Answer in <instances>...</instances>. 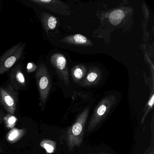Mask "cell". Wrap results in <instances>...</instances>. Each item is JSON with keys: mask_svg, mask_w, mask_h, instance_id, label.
<instances>
[{"mask_svg": "<svg viewBox=\"0 0 154 154\" xmlns=\"http://www.w3.org/2000/svg\"><path fill=\"white\" fill-rule=\"evenodd\" d=\"M89 110L86 109L81 112L67 131L68 148L72 151L75 147H79L82 142L85 124L89 115Z\"/></svg>", "mask_w": 154, "mask_h": 154, "instance_id": "6da1fadb", "label": "cell"}, {"mask_svg": "<svg viewBox=\"0 0 154 154\" xmlns=\"http://www.w3.org/2000/svg\"><path fill=\"white\" fill-rule=\"evenodd\" d=\"M26 43L21 42L8 49L0 57V76L12 69L22 58Z\"/></svg>", "mask_w": 154, "mask_h": 154, "instance_id": "7a4b0ae2", "label": "cell"}, {"mask_svg": "<svg viewBox=\"0 0 154 154\" xmlns=\"http://www.w3.org/2000/svg\"><path fill=\"white\" fill-rule=\"evenodd\" d=\"M36 83L39 93L41 102L45 103L46 101L51 87V79L47 67L42 61L38 65V68L35 72Z\"/></svg>", "mask_w": 154, "mask_h": 154, "instance_id": "3957f363", "label": "cell"}, {"mask_svg": "<svg viewBox=\"0 0 154 154\" xmlns=\"http://www.w3.org/2000/svg\"><path fill=\"white\" fill-rule=\"evenodd\" d=\"M9 82L17 91L26 90L29 84V74L22 63H17L9 73Z\"/></svg>", "mask_w": 154, "mask_h": 154, "instance_id": "277c9868", "label": "cell"}, {"mask_svg": "<svg viewBox=\"0 0 154 154\" xmlns=\"http://www.w3.org/2000/svg\"><path fill=\"white\" fill-rule=\"evenodd\" d=\"M18 91L14 90L8 80L0 85V103L10 112H14Z\"/></svg>", "mask_w": 154, "mask_h": 154, "instance_id": "5b68a950", "label": "cell"}, {"mask_svg": "<svg viewBox=\"0 0 154 154\" xmlns=\"http://www.w3.org/2000/svg\"><path fill=\"white\" fill-rule=\"evenodd\" d=\"M112 105V104L109 103L108 100L103 101V102L99 104L91 117L87 127V132H90L94 130L109 112H108Z\"/></svg>", "mask_w": 154, "mask_h": 154, "instance_id": "8992f818", "label": "cell"}, {"mask_svg": "<svg viewBox=\"0 0 154 154\" xmlns=\"http://www.w3.org/2000/svg\"><path fill=\"white\" fill-rule=\"evenodd\" d=\"M40 21L42 26L47 32L56 28L57 21L56 18L48 13L44 12L40 15Z\"/></svg>", "mask_w": 154, "mask_h": 154, "instance_id": "52a82bcc", "label": "cell"}, {"mask_svg": "<svg viewBox=\"0 0 154 154\" xmlns=\"http://www.w3.org/2000/svg\"><path fill=\"white\" fill-rule=\"evenodd\" d=\"M125 17V14L122 11L116 10L112 11L109 15V18L110 21L113 26H117L119 25L122 20Z\"/></svg>", "mask_w": 154, "mask_h": 154, "instance_id": "ba28073f", "label": "cell"}, {"mask_svg": "<svg viewBox=\"0 0 154 154\" xmlns=\"http://www.w3.org/2000/svg\"><path fill=\"white\" fill-rule=\"evenodd\" d=\"M40 146L45 149L48 153L51 154L54 153L55 150L56 143L52 140H46L41 142Z\"/></svg>", "mask_w": 154, "mask_h": 154, "instance_id": "9c48e42d", "label": "cell"}, {"mask_svg": "<svg viewBox=\"0 0 154 154\" xmlns=\"http://www.w3.org/2000/svg\"><path fill=\"white\" fill-rule=\"evenodd\" d=\"M37 65L35 64L33 62H29L27 64L26 69L27 72L29 74L30 73L35 72L37 69Z\"/></svg>", "mask_w": 154, "mask_h": 154, "instance_id": "30bf717a", "label": "cell"}, {"mask_svg": "<svg viewBox=\"0 0 154 154\" xmlns=\"http://www.w3.org/2000/svg\"><path fill=\"white\" fill-rule=\"evenodd\" d=\"M74 39L77 43L85 44L87 42V39L85 37L82 35L77 34L74 36Z\"/></svg>", "mask_w": 154, "mask_h": 154, "instance_id": "8fae6325", "label": "cell"}, {"mask_svg": "<svg viewBox=\"0 0 154 154\" xmlns=\"http://www.w3.org/2000/svg\"><path fill=\"white\" fill-rule=\"evenodd\" d=\"M19 131L18 130H13L8 135V139L10 141H13L17 138L19 136Z\"/></svg>", "mask_w": 154, "mask_h": 154, "instance_id": "7c38bea8", "label": "cell"}, {"mask_svg": "<svg viewBox=\"0 0 154 154\" xmlns=\"http://www.w3.org/2000/svg\"><path fill=\"white\" fill-rule=\"evenodd\" d=\"M97 77V74L94 72H92L89 74L87 76V80L90 82H93L96 80Z\"/></svg>", "mask_w": 154, "mask_h": 154, "instance_id": "4fadbf2b", "label": "cell"}, {"mask_svg": "<svg viewBox=\"0 0 154 154\" xmlns=\"http://www.w3.org/2000/svg\"><path fill=\"white\" fill-rule=\"evenodd\" d=\"M74 75L77 79H81L83 75L82 71L80 68H77L75 71Z\"/></svg>", "mask_w": 154, "mask_h": 154, "instance_id": "5bb4252c", "label": "cell"}, {"mask_svg": "<svg viewBox=\"0 0 154 154\" xmlns=\"http://www.w3.org/2000/svg\"><path fill=\"white\" fill-rule=\"evenodd\" d=\"M16 122V118L15 117H11L9 119H8V123H9L11 125H13L14 123Z\"/></svg>", "mask_w": 154, "mask_h": 154, "instance_id": "9a60e30c", "label": "cell"}, {"mask_svg": "<svg viewBox=\"0 0 154 154\" xmlns=\"http://www.w3.org/2000/svg\"><path fill=\"white\" fill-rule=\"evenodd\" d=\"M154 154V151L152 150V151H150V152H149V153H148V154Z\"/></svg>", "mask_w": 154, "mask_h": 154, "instance_id": "2e32d148", "label": "cell"}, {"mask_svg": "<svg viewBox=\"0 0 154 154\" xmlns=\"http://www.w3.org/2000/svg\"><path fill=\"white\" fill-rule=\"evenodd\" d=\"M1 9V1H0V11Z\"/></svg>", "mask_w": 154, "mask_h": 154, "instance_id": "e0dca14e", "label": "cell"}, {"mask_svg": "<svg viewBox=\"0 0 154 154\" xmlns=\"http://www.w3.org/2000/svg\"><path fill=\"white\" fill-rule=\"evenodd\" d=\"M100 154H105V153H100Z\"/></svg>", "mask_w": 154, "mask_h": 154, "instance_id": "ac0fdd59", "label": "cell"}]
</instances>
